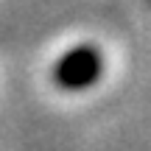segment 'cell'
<instances>
[{
  "label": "cell",
  "instance_id": "cell-1",
  "mask_svg": "<svg viewBox=\"0 0 151 151\" xmlns=\"http://www.w3.org/2000/svg\"><path fill=\"white\" fill-rule=\"evenodd\" d=\"M104 73V56L95 45H73L53 62L50 78L65 92H81L98 84Z\"/></svg>",
  "mask_w": 151,
  "mask_h": 151
}]
</instances>
